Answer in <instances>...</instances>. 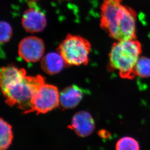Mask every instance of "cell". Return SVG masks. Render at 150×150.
Masks as SVG:
<instances>
[{"instance_id":"obj_9","label":"cell","mask_w":150,"mask_h":150,"mask_svg":"<svg viewBox=\"0 0 150 150\" xmlns=\"http://www.w3.org/2000/svg\"><path fill=\"white\" fill-rule=\"evenodd\" d=\"M85 91L76 85H72L63 89L60 94V104L64 109H72L80 103Z\"/></svg>"},{"instance_id":"obj_1","label":"cell","mask_w":150,"mask_h":150,"mask_svg":"<svg viewBox=\"0 0 150 150\" xmlns=\"http://www.w3.org/2000/svg\"><path fill=\"white\" fill-rule=\"evenodd\" d=\"M122 1L103 0L100 6V27L117 41L137 38V14Z\"/></svg>"},{"instance_id":"obj_13","label":"cell","mask_w":150,"mask_h":150,"mask_svg":"<svg viewBox=\"0 0 150 150\" xmlns=\"http://www.w3.org/2000/svg\"><path fill=\"white\" fill-rule=\"evenodd\" d=\"M134 71L136 75L142 78L150 77V58L140 56L136 64Z\"/></svg>"},{"instance_id":"obj_6","label":"cell","mask_w":150,"mask_h":150,"mask_svg":"<svg viewBox=\"0 0 150 150\" xmlns=\"http://www.w3.org/2000/svg\"><path fill=\"white\" fill-rule=\"evenodd\" d=\"M45 49L44 41L41 38L35 36H29L20 41L18 54L26 62H37L42 58Z\"/></svg>"},{"instance_id":"obj_16","label":"cell","mask_w":150,"mask_h":150,"mask_svg":"<svg viewBox=\"0 0 150 150\" xmlns=\"http://www.w3.org/2000/svg\"><path fill=\"white\" fill-rule=\"evenodd\" d=\"M99 135L103 139H105L109 138V137L110 136V134L109 132L105 130L100 131V132H99Z\"/></svg>"},{"instance_id":"obj_12","label":"cell","mask_w":150,"mask_h":150,"mask_svg":"<svg viewBox=\"0 0 150 150\" xmlns=\"http://www.w3.org/2000/svg\"><path fill=\"white\" fill-rule=\"evenodd\" d=\"M0 150H6L11 144L13 134L12 126L3 119H1Z\"/></svg>"},{"instance_id":"obj_3","label":"cell","mask_w":150,"mask_h":150,"mask_svg":"<svg viewBox=\"0 0 150 150\" xmlns=\"http://www.w3.org/2000/svg\"><path fill=\"white\" fill-rule=\"evenodd\" d=\"M45 83V79L40 75L26 76L12 83L1 91L6 103L10 106L25 110L24 113L30 109L31 101L37 89Z\"/></svg>"},{"instance_id":"obj_11","label":"cell","mask_w":150,"mask_h":150,"mask_svg":"<svg viewBox=\"0 0 150 150\" xmlns=\"http://www.w3.org/2000/svg\"><path fill=\"white\" fill-rule=\"evenodd\" d=\"M26 76L25 69L14 66L9 65L2 67L0 74V83L1 91L15 81Z\"/></svg>"},{"instance_id":"obj_15","label":"cell","mask_w":150,"mask_h":150,"mask_svg":"<svg viewBox=\"0 0 150 150\" xmlns=\"http://www.w3.org/2000/svg\"><path fill=\"white\" fill-rule=\"evenodd\" d=\"M0 30L1 43L4 44L9 42L12 35L11 26L6 21H1L0 23Z\"/></svg>"},{"instance_id":"obj_10","label":"cell","mask_w":150,"mask_h":150,"mask_svg":"<svg viewBox=\"0 0 150 150\" xmlns=\"http://www.w3.org/2000/svg\"><path fill=\"white\" fill-rule=\"evenodd\" d=\"M65 65L64 60L58 52H49L41 60L42 69L50 75H54L60 72Z\"/></svg>"},{"instance_id":"obj_14","label":"cell","mask_w":150,"mask_h":150,"mask_svg":"<svg viewBox=\"0 0 150 150\" xmlns=\"http://www.w3.org/2000/svg\"><path fill=\"white\" fill-rule=\"evenodd\" d=\"M116 150H140V146L134 138L126 136L117 140Z\"/></svg>"},{"instance_id":"obj_4","label":"cell","mask_w":150,"mask_h":150,"mask_svg":"<svg viewBox=\"0 0 150 150\" xmlns=\"http://www.w3.org/2000/svg\"><path fill=\"white\" fill-rule=\"evenodd\" d=\"M91 44L80 35L68 34L60 43L57 52L69 66L86 65L89 61Z\"/></svg>"},{"instance_id":"obj_7","label":"cell","mask_w":150,"mask_h":150,"mask_svg":"<svg viewBox=\"0 0 150 150\" xmlns=\"http://www.w3.org/2000/svg\"><path fill=\"white\" fill-rule=\"evenodd\" d=\"M21 24L27 32L38 33L45 28L47 20L42 12L35 7H30L23 14Z\"/></svg>"},{"instance_id":"obj_18","label":"cell","mask_w":150,"mask_h":150,"mask_svg":"<svg viewBox=\"0 0 150 150\" xmlns=\"http://www.w3.org/2000/svg\"><path fill=\"white\" fill-rule=\"evenodd\" d=\"M60 1H70V0H60Z\"/></svg>"},{"instance_id":"obj_5","label":"cell","mask_w":150,"mask_h":150,"mask_svg":"<svg viewBox=\"0 0 150 150\" xmlns=\"http://www.w3.org/2000/svg\"><path fill=\"white\" fill-rule=\"evenodd\" d=\"M60 94L57 86L44 83L37 89L31 101L30 109L25 113L35 112L45 114L57 108Z\"/></svg>"},{"instance_id":"obj_8","label":"cell","mask_w":150,"mask_h":150,"mask_svg":"<svg viewBox=\"0 0 150 150\" xmlns=\"http://www.w3.org/2000/svg\"><path fill=\"white\" fill-rule=\"evenodd\" d=\"M95 127V122L91 115L83 111L75 114L72 117L71 125L68 126L81 137L89 136Z\"/></svg>"},{"instance_id":"obj_17","label":"cell","mask_w":150,"mask_h":150,"mask_svg":"<svg viewBox=\"0 0 150 150\" xmlns=\"http://www.w3.org/2000/svg\"><path fill=\"white\" fill-rule=\"evenodd\" d=\"M30 1H40V0H30Z\"/></svg>"},{"instance_id":"obj_2","label":"cell","mask_w":150,"mask_h":150,"mask_svg":"<svg viewBox=\"0 0 150 150\" xmlns=\"http://www.w3.org/2000/svg\"><path fill=\"white\" fill-rule=\"evenodd\" d=\"M142 52V45L137 39L117 41L109 53V71H118L123 79H133L137 76L134 68Z\"/></svg>"}]
</instances>
